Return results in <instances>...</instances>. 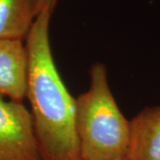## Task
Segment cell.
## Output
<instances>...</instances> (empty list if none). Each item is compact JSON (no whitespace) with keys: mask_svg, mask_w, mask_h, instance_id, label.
Listing matches in <instances>:
<instances>
[{"mask_svg":"<svg viewBox=\"0 0 160 160\" xmlns=\"http://www.w3.org/2000/svg\"><path fill=\"white\" fill-rule=\"evenodd\" d=\"M52 12H40L24 40L28 53L26 98L43 160H81L76 98L65 86L52 52Z\"/></svg>","mask_w":160,"mask_h":160,"instance_id":"1","label":"cell"},{"mask_svg":"<svg viewBox=\"0 0 160 160\" xmlns=\"http://www.w3.org/2000/svg\"><path fill=\"white\" fill-rule=\"evenodd\" d=\"M89 77L88 90L76 98V131L81 160L127 159L130 120L116 102L106 66L93 63Z\"/></svg>","mask_w":160,"mask_h":160,"instance_id":"2","label":"cell"},{"mask_svg":"<svg viewBox=\"0 0 160 160\" xmlns=\"http://www.w3.org/2000/svg\"><path fill=\"white\" fill-rule=\"evenodd\" d=\"M0 160H43L30 111L0 95Z\"/></svg>","mask_w":160,"mask_h":160,"instance_id":"3","label":"cell"},{"mask_svg":"<svg viewBox=\"0 0 160 160\" xmlns=\"http://www.w3.org/2000/svg\"><path fill=\"white\" fill-rule=\"evenodd\" d=\"M27 77L28 53L24 41L0 39V95L23 102Z\"/></svg>","mask_w":160,"mask_h":160,"instance_id":"4","label":"cell"},{"mask_svg":"<svg viewBox=\"0 0 160 160\" xmlns=\"http://www.w3.org/2000/svg\"><path fill=\"white\" fill-rule=\"evenodd\" d=\"M127 160H160V106L147 107L130 120Z\"/></svg>","mask_w":160,"mask_h":160,"instance_id":"5","label":"cell"},{"mask_svg":"<svg viewBox=\"0 0 160 160\" xmlns=\"http://www.w3.org/2000/svg\"><path fill=\"white\" fill-rule=\"evenodd\" d=\"M37 15L35 0H0V39L24 41Z\"/></svg>","mask_w":160,"mask_h":160,"instance_id":"6","label":"cell"},{"mask_svg":"<svg viewBox=\"0 0 160 160\" xmlns=\"http://www.w3.org/2000/svg\"><path fill=\"white\" fill-rule=\"evenodd\" d=\"M57 1L58 0H35L37 14H38L42 11H49L53 12Z\"/></svg>","mask_w":160,"mask_h":160,"instance_id":"7","label":"cell"},{"mask_svg":"<svg viewBox=\"0 0 160 160\" xmlns=\"http://www.w3.org/2000/svg\"><path fill=\"white\" fill-rule=\"evenodd\" d=\"M122 160H127V159H122Z\"/></svg>","mask_w":160,"mask_h":160,"instance_id":"8","label":"cell"}]
</instances>
